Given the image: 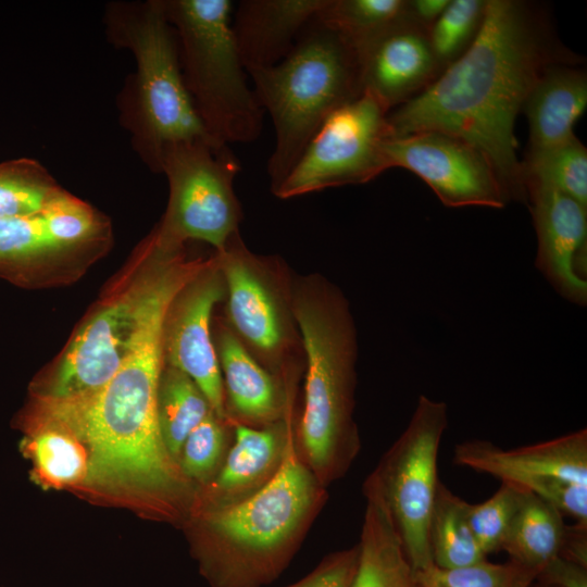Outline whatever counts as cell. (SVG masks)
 <instances>
[{"label":"cell","instance_id":"cell-1","mask_svg":"<svg viewBox=\"0 0 587 587\" xmlns=\"http://www.w3.org/2000/svg\"><path fill=\"white\" fill-rule=\"evenodd\" d=\"M576 60L539 9L487 0L472 45L423 91L389 111L391 137L436 130L461 138L489 159L509 200L527 203L515 118L548 67Z\"/></svg>","mask_w":587,"mask_h":587},{"label":"cell","instance_id":"cell-2","mask_svg":"<svg viewBox=\"0 0 587 587\" xmlns=\"http://www.w3.org/2000/svg\"><path fill=\"white\" fill-rule=\"evenodd\" d=\"M170 309L150 320L129 355L98 390L65 399L39 396L27 415L65 428L84 445L88 483L137 492L164 507L180 498L187 478L164 445L158 415Z\"/></svg>","mask_w":587,"mask_h":587},{"label":"cell","instance_id":"cell-3","mask_svg":"<svg viewBox=\"0 0 587 587\" xmlns=\"http://www.w3.org/2000/svg\"><path fill=\"white\" fill-rule=\"evenodd\" d=\"M103 26L108 41L128 50L136 63L116 98L118 121L141 162L162 173L173 146L215 142L205 130L186 88L175 30L164 0L110 1Z\"/></svg>","mask_w":587,"mask_h":587},{"label":"cell","instance_id":"cell-4","mask_svg":"<svg viewBox=\"0 0 587 587\" xmlns=\"http://www.w3.org/2000/svg\"><path fill=\"white\" fill-rule=\"evenodd\" d=\"M292 314L307 358L300 437L307 465L322 486L339 477L359 450L352 420L357 341L348 304L328 285H304Z\"/></svg>","mask_w":587,"mask_h":587},{"label":"cell","instance_id":"cell-5","mask_svg":"<svg viewBox=\"0 0 587 587\" xmlns=\"http://www.w3.org/2000/svg\"><path fill=\"white\" fill-rule=\"evenodd\" d=\"M320 497V482L296 449L290 421L274 474L245 498L204 511L214 538L205 571L215 587H259L286 565Z\"/></svg>","mask_w":587,"mask_h":587},{"label":"cell","instance_id":"cell-6","mask_svg":"<svg viewBox=\"0 0 587 587\" xmlns=\"http://www.w3.org/2000/svg\"><path fill=\"white\" fill-rule=\"evenodd\" d=\"M247 73L274 125L275 146L266 166L274 191L325 118L362 93L358 53L314 18L286 58Z\"/></svg>","mask_w":587,"mask_h":587},{"label":"cell","instance_id":"cell-7","mask_svg":"<svg viewBox=\"0 0 587 587\" xmlns=\"http://www.w3.org/2000/svg\"><path fill=\"white\" fill-rule=\"evenodd\" d=\"M149 266L89 319L67 347L40 396L65 399L91 394L116 373L140 333L212 262L187 259L182 246L147 242Z\"/></svg>","mask_w":587,"mask_h":587},{"label":"cell","instance_id":"cell-8","mask_svg":"<svg viewBox=\"0 0 587 587\" xmlns=\"http://www.w3.org/2000/svg\"><path fill=\"white\" fill-rule=\"evenodd\" d=\"M195 109L218 145L258 139L264 110L248 86L233 28L230 0H164Z\"/></svg>","mask_w":587,"mask_h":587},{"label":"cell","instance_id":"cell-9","mask_svg":"<svg viewBox=\"0 0 587 587\" xmlns=\"http://www.w3.org/2000/svg\"><path fill=\"white\" fill-rule=\"evenodd\" d=\"M447 411L445 402L420 396L407 428L365 480L383 498L414 571L433 564L428 528Z\"/></svg>","mask_w":587,"mask_h":587},{"label":"cell","instance_id":"cell-10","mask_svg":"<svg viewBox=\"0 0 587 587\" xmlns=\"http://www.w3.org/2000/svg\"><path fill=\"white\" fill-rule=\"evenodd\" d=\"M240 170L228 145L195 141L171 147L162 163L170 200L163 222L154 232L158 237L176 246L188 239L201 240L223 251L238 233L241 218L234 190Z\"/></svg>","mask_w":587,"mask_h":587},{"label":"cell","instance_id":"cell-11","mask_svg":"<svg viewBox=\"0 0 587 587\" xmlns=\"http://www.w3.org/2000/svg\"><path fill=\"white\" fill-rule=\"evenodd\" d=\"M387 110L363 91L330 113L296 165L273 191L288 199L326 188L367 183L388 170L383 145L391 137Z\"/></svg>","mask_w":587,"mask_h":587},{"label":"cell","instance_id":"cell-12","mask_svg":"<svg viewBox=\"0 0 587 587\" xmlns=\"http://www.w3.org/2000/svg\"><path fill=\"white\" fill-rule=\"evenodd\" d=\"M453 462L530 491L563 515L587 523V430L505 450L491 441L460 442Z\"/></svg>","mask_w":587,"mask_h":587},{"label":"cell","instance_id":"cell-13","mask_svg":"<svg viewBox=\"0 0 587 587\" xmlns=\"http://www.w3.org/2000/svg\"><path fill=\"white\" fill-rule=\"evenodd\" d=\"M383 150L389 168L416 174L446 207L502 209L509 201L489 159L461 138L426 130L389 137Z\"/></svg>","mask_w":587,"mask_h":587},{"label":"cell","instance_id":"cell-14","mask_svg":"<svg viewBox=\"0 0 587 587\" xmlns=\"http://www.w3.org/2000/svg\"><path fill=\"white\" fill-rule=\"evenodd\" d=\"M226 294L217 254L176 297L164 330V359L189 376L209 401L213 413L227 417L224 384L214 349L210 321L214 305Z\"/></svg>","mask_w":587,"mask_h":587},{"label":"cell","instance_id":"cell-15","mask_svg":"<svg viewBox=\"0 0 587 587\" xmlns=\"http://www.w3.org/2000/svg\"><path fill=\"white\" fill-rule=\"evenodd\" d=\"M537 235L536 267L554 290L580 307L587 303V208L537 180L525 184Z\"/></svg>","mask_w":587,"mask_h":587},{"label":"cell","instance_id":"cell-16","mask_svg":"<svg viewBox=\"0 0 587 587\" xmlns=\"http://www.w3.org/2000/svg\"><path fill=\"white\" fill-rule=\"evenodd\" d=\"M362 92L391 111L429 86L442 72L427 29L405 20L357 49Z\"/></svg>","mask_w":587,"mask_h":587},{"label":"cell","instance_id":"cell-17","mask_svg":"<svg viewBox=\"0 0 587 587\" xmlns=\"http://www.w3.org/2000/svg\"><path fill=\"white\" fill-rule=\"evenodd\" d=\"M223 273L229 319L237 333L257 351L277 358L285 345L283 311L267 279L259 271L238 236L217 252Z\"/></svg>","mask_w":587,"mask_h":587},{"label":"cell","instance_id":"cell-18","mask_svg":"<svg viewBox=\"0 0 587 587\" xmlns=\"http://www.w3.org/2000/svg\"><path fill=\"white\" fill-rule=\"evenodd\" d=\"M327 0H242L232 28L246 71L277 64Z\"/></svg>","mask_w":587,"mask_h":587},{"label":"cell","instance_id":"cell-19","mask_svg":"<svg viewBox=\"0 0 587 587\" xmlns=\"http://www.w3.org/2000/svg\"><path fill=\"white\" fill-rule=\"evenodd\" d=\"M587 107L585 72L567 63L548 67L524 103L529 125V151L539 152L573 138L574 125Z\"/></svg>","mask_w":587,"mask_h":587},{"label":"cell","instance_id":"cell-20","mask_svg":"<svg viewBox=\"0 0 587 587\" xmlns=\"http://www.w3.org/2000/svg\"><path fill=\"white\" fill-rule=\"evenodd\" d=\"M235 441L210 486L211 508L238 501L261 487L276 471L286 439V422L258 429L235 423Z\"/></svg>","mask_w":587,"mask_h":587},{"label":"cell","instance_id":"cell-21","mask_svg":"<svg viewBox=\"0 0 587 587\" xmlns=\"http://www.w3.org/2000/svg\"><path fill=\"white\" fill-rule=\"evenodd\" d=\"M366 509L352 587H420L379 492L364 483Z\"/></svg>","mask_w":587,"mask_h":587},{"label":"cell","instance_id":"cell-22","mask_svg":"<svg viewBox=\"0 0 587 587\" xmlns=\"http://www.w3.org/2000/svg\"><path fill=\"white\" fill-rule=\"evenodd\" d=\"M217 357L223 384L237 414L249 422L276 421L284 403L275 380L234 333L226 329L221 333Z\"/></svg>","mask_w":587,"mask_h":587},{"label":"cell","instance_id":"cell-23","mask_svg":"<svg viewBox=\"0 0 587 587\" xmlns=\"http://www.w3.org/2000/svg\"><path fill=\"white\" fill-rule=\"evenodd\" d=\"M565 523L551 503L526 491L502 542L510 561L534 573L558 555Z\"/></svg>","mask_w":587,"mask_h":587},{"label":"cell","instance_id":"cell-24","mask_svg":"<svg viewBox=\"0 0 587 587\" xmlns=\"http://www.w3.org/2000/svg\"><path fill=\"white\" fill-rule=\"evenodd\" d=\"M22 451L33 462L40 482L67 486L87 482L88 453L68 430L53 423L25 417Z\"/></svg>","mask_w":587,"mask_h":587},{"label":"cell","instance_id":"cell-25","mask_svg":"<svg viewBox=\"0 0 587 587\" xmlns=\"http://www.w3.org/2000/svg\"><path fill=\"white\" fill-rule=\"evenodd\" d=\"M466 503L439 480L428 528L436 566L460 567L486 559L470 528Z\"/></svg>","mask_w":587,"mask_h":587},{"label":"cell","instance_id":"cell-26","mask_svg":"<svg viewBox=\"0 0 587 587\" xmlns=\"http://www.w3.org/2000/svg\"><path fill=\"white\" fill-rule=\"evenodd\" d=\"M211 412L205 396L189 376L170 365L163 370L158 396L159 425L164 445L177 463L186 438Z\"/></svg>","mask_w":587,"mask_h":587},{"label":"cell","instance_id":"cell-27","mask_svg":"<svg viewBox=\"0 0 587 587\" xmlns=\"http://www.w3.org/2000/svg\"><path fill=\"white\" fill-rule=\"evenodd\" d=\"M409 18L408 0H327L315 16V20L340 35L355 51Z\"/></svg>","mask_w":587,"mask_h":587},{"label":"cell","instance_id":"cell-28","mask_svg":"<svg viewBox=\"0 0 587 587\" xmlns=\"http://www.w3.org/2000/svg\"><path fill=\"white\" fill-rule=\"evenodd\" d=\"M522 168L525 184L527 180L548 184L587 208V149L576 136L555 147L528 153Z\"/></svg>","mask_w":587,"mask_h":587},{"label":"cell","instance_id":"cell-29","mask_svg":"<svg viewBox=\"0 0 587 587\" xmlns=\"http://www.w3.org/2000/svg\"><path fill=\"white\" fill-rule=\"evenodd\" d=\"M48 170L33 159L0 163V217L39 214L60 189Z\"/></svg>","mask_w":587,"mask_h":587},{"label":"cell","instance_id":"cell-30","mask_svg":"<svg viewBox=\"0 0 587 587\" xmlns=\"http://www.w3.org/2000/svg\"><path fill=\"white\" fill-rule=\"evenodd\" d=\"M487 0H450L427 30L432 51L444 71L476 38L485 16Z\"/></svg>","mask_w":587,"mask_h":587},{"label":"cell","instance_id":"cell-31","mask_svg":"<svg viewBox=\"0 0 587 587\" xmlns=\"http://www.w3.org/2000/svg\"><path fill=\"white\" fill-rule=\"evenodd\" d=\"M48 236L59 250L88 242L102 235L105 222L95 210L60 188L39 213Z\"/></svg>","mask_w":587,"mask_h":587},{"label":"cell","instance_id":"cell-32","mask_svg":"<svg viewBox=\"0 0 587 587\" xmlns=\"http://www.w3.org/2000/svg\"><path fill=\"white\" fill-rule=\"evenodd\" d=\"M420 587H526L535 574L509 561L491 563L487 559L460 567L432 564L414 571Z\"/></svg>","mask_w":587,"mask_h":587},{"label":"cell","instance_id":"cell-33","mask_svg":"<svg viewBox=\"0 0 587 587\" xmlns=\"http://www.w3.org/2000/svg\"><path fill=\"white\" fill-rule=\"evenodd\" d=\"M527 490L501 483L486 501L466 503L472 534L485 555L501 550L502 542Z\"/></svg>","mask_w":587,"mask_h":587},{"label":"cell","instance_id":"cell-34","mask_svg":"<svg viewBox=\"0 0 587 587\" xmlns=\"http://www.w3.org/2000/svg\"><path fill=\"white\" fill-rule=\"evenodd\" d=\"M221 422L211 412L186 438L178 464L187 478L204 480L218 464L225 437Z\"/></svg>","mask_w":587,"mask_h":587},{"label":"cell","instance_id":"cell-35","mask_svg":"<svg viewBox=\"0 0 587 587\" xmlns=\"http://www.w3.org/2000/svg\"><path fill=\"white\" fill-rule=\"evenodd\" d=\"M59 251L39 214L0 217V261H15Z\"/></svg>","mask_w":587,"mask_h":587},{"label":"cell","instance_id":"cell-36","mask_svg":"<svg viewBox=\"0 0 587 587\" xmlns=\"http://www.w3.org/2000/svg\"><path fill=\"white\" fill-rule=\"evenodd\" d=\"M359 554V545L330 554L309 575L287 587H352Z\"/></svg>","mask_w":587,"mask_h":587},{"label":"cell","instance_id":"cell-37","mask_svg":"<svg viewBox=\"0 0 587 587\" xmlns=\"http://www.w3.org/2000/svg\"><path fill=\"white\" fill-rule=\"evenodd\" d=\"M535 580L557 587H587V567L555 555L538 571Z\"/></svg>","mask_w":587,"mask_h":587},{"label":"cell","instance_id":"cell-38","mask_svg":"<svg viewBox=\"0 0 587 587\" xmlns=\"http://www.w3.org/2000/svg\"><path fill=\"white\" fill-rule=\"evenodd\" d=\"M558 555L587 567V523L565 524Z\"/></svg>","mask_w":587,"mask_h":587},{"label":"cell","instance_id":"cell-39","mask_svg":"<svg viewBox=\"0 0 587 587\" xmlns=\"http://www.w3.org/2000/svg\"><path fill=\"white\" fill-rule=\"evenodd\" d=\"M449 2L450 0H410L409 16L412 22L428 30Z\"/></svg>","mask_w":587,"mask_h":587},{"label":"cell","instance_id":"cell-40","mask_svg":"<svg viewBox=\"0 0 587 587\" xmlns=\"http://www.w3.org/2000/svg\"><path fill=\"white\" fill-rule=\"evenodd\" d=\"M526 587H557V586L545 584V583H541V582H538V580L534 579Z\"/></svg>","mask_w":587,"mask_h":587}]
</instances>
